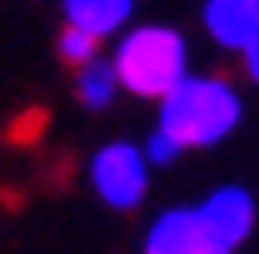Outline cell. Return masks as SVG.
<instances>
[{"mask_svg":"<svg viewBox=\"0 0 259 254\" xmlns=\"http://www.w3.org/2000/svg\"><path fill=\"white\" fill-rule=\"evenodd\" d=\"M90 190L110 209H135L145 199V190H150V155H145V145L115 140V145L95 150V159H90Z\"/></svg>","mask_w":259,"mask_h":254,"instance_id":"cell-3","label":"cell"},{"mask_svg":"<svg viewBox=\"0 0 259 254\" xmlns=\"http://www.w3.org/2000/svg\"><path fill=\"white\" fill-rule=\"evenodd\" d=\"M199 215L209 220V229L225 239L229 249H239V244L254 234V220H259L254 194L239 190V185H225V190H214L209 199H199Z\"/></svg>","mask_w":259,"mask_h":254,"instance_id":"cell-5","label":"cell"},{"mask_svg":"<svg viewBox=\"0 0 259 254\" xmlns=\"http://www.w3.org/2000/svg\"><path fill=\"white\" fill-rule=\"evenodd\" d=\"M239 55H244V75H249V80L259 85V35L249 40V45H244V50H239Z\"/></svg>","mask_w":259,"mask_h":254,"instance_id":"cell-11","label":"cell"},{"mask_svg":"<svg viewBox=\"0 0 259 254\" xmlns=\"http://www.w3.org/2000/svg\"><path fill=\"white\" fill-rule=\"evenodd\" d=\"M204 30L225 50H244L259 35V0H204Z\"/></svg>","mask_w":259,"mask_h":254,"instance_id":"cell-6","label":"cell"},{"mask_svg":"<svg viewBox=\"0 0 259 254\" xmlns=\"http://www.w3.org/2000/svg\"><path fill=\"white\" fill-rule=\"evenodd\" d=\"M180 150H185V145H180L169 130H160V125H155V135L145 140V155H150V164H169V159H180Z\"/></svg>","mask_w":259,"mask_h":254,"instance_id":"cell-10","label":"cell"},{"mask_svg":"<svg viewBox=\"0 0 259 254\" xmlns=\"http://www.w3.org/2000/svg\"><path fill=\"white\" fill-rule=\"evenodd\" d=\"M130 15H135V0H65V25H80L100 40L125 30Z\"/></svg>","mask_w":259,"mask_h":254,"instance_id":"cell-7","label":"cell"},{"mask_svg":"<svg viewBox=\"0 0 259 254\" xmlns=\"http://www.w3.org/2000/svg\"><path fill=\"white\" fill-rule=\"evenodd\" d=\"M60 60H70L75 70L90 65V60H100V35L80 30V25H65L60 30Z\"/></svg>","mask_w":259,"mask_h":254,"instance_id":"cell-9","label":"cell"},{"mask_svg":"<svg viewBox=\"0 0 259 254\" xmlns=\"http://www.w3.org/2000/svg\"><path fill=\"white\" fill-rule=\"evenodd\" d=\"M120 90H125V85H120L115 60H90V65H80V75H75V95H80L85 110H105Z\"/></svg>","mask_w":259,"mask_h":254,"instance_id":"cell-8","label":"cell"},{"mask_svg":"<svg viewBox=\"0 0 259 254\" xmlns=\"http://www.w3.org/2000/svg\"><path fill=\"white\" fill-rule=\"evenodd\" d=\"M110 60L120 70V85L140 100H164L175 85L190 80L185 35L169 30V25H135V30H125Z\"/></svg>","mask_w":259,"mask_h":254,"instance_id":"cell-2","label":"cell"},{"mask_svg":"<svg viewBox=\"0 0 259 254\" xmlns=\"http://www.w3.org/2000/svg\"><path fill=\"white\" fill-rule=\"evenodd\" d=\"M145 254H234V249L209 229L199 204H185V209L155 215L150 234H145Z\"/></svg>","mask_w":259,"mask_h":254,"instance_id":"cell-4","label":"cell"},{"mask_svg":"<svg viewBox=\"0 0 259 254\" xmlns=\"http://www.w3.org/2000/svg\"><path fill=\"white\" fill-rule=\"evenodd\" d=\"M239 115H244L239 90L229 80H214V75H190L185 85H175L160 100V130H169L185 150L220 145L225 135H234Z\"/></svg>","mask_w":259,"mask_h":254,"instance_id":"cell-1","label":"cell"}]
</instances>
